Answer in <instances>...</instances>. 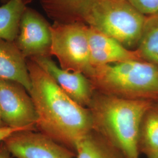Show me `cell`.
Returning <instances> with one entry per match:
<instances>
[{
	"label": "cell",
	"mask_w": 158,
	"mask_h": 158,
	"mask_svg": "<svg viewBox=\"0 0 158 158\" xmlns=\"http://www.w3.org/2000/svg\"><path fill=\"white\" fill-rule=\"evenodd\" d=\"M31 89L29 94L37 114L36 131L75 152L77 143L94 128L90 110L68 96L51 76L27 59Z\"/></svg>",
	"instance_id": "6da1fadb"
},
{
	"label": "cell",
	"mask_w": 158,
	"mask_h": 158,
	"mask_svg": "<svg viewBox=\"0 0 158 158\" xmlns=\"http://www.w3.org/2000/svg\"><path fill=\"white\" fill-rule=\"evenodd\" d=\"M153 101L105 94L90 104L94 127L126 158H139V136L143 117Z\"/></svg>",
	"instance_id": "7a4b0ae2"
},
{
	"label": "cell",
	"mask_w": 158,
	"mask_h": 158,
	"mask_svg": "<svg viewBox=\"0 0 158 158\" xmlns=\"http://www.w3.org/2000/svg\"><path fill=\"white\" fill-rule=\"evenodd\" d=\"M89 79L106 94L158 100V66L143 60H131L97 67Z\"/></svg>",
	"instance_id": "3957f363"
},
{
	"label": "cell",
	"mask_w": 158,
	"mask_h": 158,
	"mask_svg": "<svg viewBox=\"0 0 158 158\" xmlns=\"http://www.w3.org/2000/svg\"><path fill=\"white\" fill-rule=\"evenodd\" d=\"M146 16L127 0H89L80 13L79 23L97 29L135 50Z\"/></svg>",
	"instance_id": "277c9868"
},
{
	"label": "cell",
	"mask_w": 158,
	"mask_h": 158,
	"mask_svg": "<svg viewBox=\"0 0 158 158\" xmlns=\"http://www.w3.org/2000/svg\"><path fill=\"white\" fill-rule=\"evenodd\" d=\"M87 28L81 23H53L51 54L63 69L83 73L89 78L94 68L91 62Z\"/></svg>",
	"instance_id": "5b68a950"
},
{
	"label": "cell",
	"mask_w": 158,
	"mask_h": 158,
	"mask_svg": "<svg viewBox=\"0 0 158 158\" xmlns=\"http://www.w3.org/2000/svg\"><path fill=\"white\" fill-rule=\"evenodd\" d=\"M0 115L5 126L36 131L38 117L33 100L17 81L0 79Z\"/></svg>",
	"instance_id": "8992f818"
},
{
	"label": "cell",
	"mask_w": 158,
	"mask_h": 158,
	"mask_svg": "<svg viewBox=\"0 0 158 158\" xmlns=\"http://www.w3.org/2000/svg\"><path fill=\"white\" fill-rule=\"evenodd\" d=\"M51 25L40 12L27 6L14 44L27 59L51 57Z\"/></svg>",
	"instance_id": "52a82bcc"
},
{
	"label": "cell",
	"mask_w": 158,
	"mask_h": 158,
	"mask_svg": "<svg viewBox=\"0 0 158 158\" xmlns=\"http://www.w3.org/2000/svg\"><path fill=\"white\" fill-rule=\"evenodd\" d=\"M3 141L13 158H76L75 152L37 131H18Z\"/></svg>",
	"instance_id": "ba28073f"
},
{
	"label": "cell",
	"mask_w": 158,
	"mask_h": 158,
	"mask_svg": "<svg viewBox=\"0 0 158 158\" xmlns=\"http://www.w3.org/2000/svg\"><path fill=\"white\" fill-rule=\"evenodd\" d=\"M49 74L68 96L83 107L89 106L93 100L92 83L85 74L64 70L51 57L30 59Z\"/></svg>",
	"instance_id": "9c48e42d"
},
{
	"label": "cell",
	"mask_w": 158,
	"mask_h": 158,
	"mask_svg": "<svg viewBox=\"0 0 158 158\" xmlns=\"http://www.w3.org/2000/svg\"><path fill=\"white\" fill-rule=\"evenodd\" d=\"M87 35L91 62L94 68L131 60H141L136 50L126 48L117 40L96 29L88 26Z\"/></svg>",
	"instance_id": "30bf717a"
},
{
	"label": "cell",
	"mask_w": 158,
	"mask_h": 158,
	"mask_svg": "<svg viewBox=\"0 0 158 158\" xmlns=\"http://www.w3.org/2000/svg\"><path fill=\"white\" fill-rule=\"evenodd\" d=\"M27 60L14 42L0 39V79L17 81L29 93L31 80Z\"/></svg>",
	"instance_id": "8fae6325"
},
{
	"label": "cell",
	"mask_w": 158,
	"mask_h": 158,
	"mask_svg": "<svg viewBox=\"0 0 158 158\" xmlns=\"http://www.w3.org/2000/svg\"><path fill=\"white\" fill-rule=\"evenodd\" d=\"M139 151L147 158L158 157V100L153 101L142 120Z\"/></svg>",
	"instance_id": "7c38bea8"
},
{
	"label": "cell",
	"mask_w": 158,
	"mask_h": 158,
	"mask_svg": "<svg viewBox=\"0 0 158 158\" xmlns=\"http://www.w3.org/2000/svg\"><path fill=\"white\" fill-rule=\"evenodd\" d=\"M40 6L54 23H79L80 13L89 0H40Z\"/></svg>",
	"instance_id": "4fadbf2b"
},
{
	"label": "cell",
	"mask_w": 158,
	"mask_h": 158,
	"mask_svg": "<svg viewBox=\"0 0 158 158\" xmlns=\"http://www.w3.org/2000/svg\"><path fill=\"white\" fill-rule=\"evenodd\" d=\"M75 153V158H126L106 138L91 132L78 142Z\"/></svg>",
	"instance_id": "5bb4252c"
},
{
	"label": "cell",
	"mask_w": 158,
	"mask_h": 158,
	"mask_svg": "<svg viewBox=\"0 0 158 158\" xmlns=\"http://www.w3.org/2000/svg\"><path fill=\"white\" fill-rule=\"evenodd\" d=\"M27 6L23 0H8L0 6V39L14 42L19 31V23Z\"/></svg>",
	"instance_id": "9a60e30c"
},
{
	"label": "cell",
	"mask_w": 158,
	"mask_h": 158,
	"mask_svg": "<svg viewBox=\"0 0 158 158\" xmlns=\"http://www.w3.org/2000/svg\"><path fill=\"white\" fill-rule=\"evenodd\" d=\"M135 50L141 60L158 66V14L146 17Z\"/></svg>",
	"instance_id": "2e32d148"
},
{
	"label": "cell",
	"mask_w": 158,
	"mask_h": 158,
	"mask_svg": "<svg viewBox=\"0 0 158 158\" xmlns=\"http://www.w3.org/2000/svg\"><path fill=\"white\" fill-rule=\"evenodd\" d=\"M138 11L146 17L158 14V0H127Z\"/></svg>",
	"instance_id": "e0dca14e"
},
{
	"label": "cell",
	"mask_w": 158,
	"mask_h": 158,
	"mask_svg": "<svg viewBox=\"0 0 158 158\" xmlns=\"http://www.w3.org/2000/svg\"><path fill=\"white\" fill-rule=\"evenodd\" d=\"M27 129H20V128H10L6 126L0 127V142L3 141L4 139H6V138H8L9 136L11 135L13 133L16 132L20 131H24Z\"/></svg>",
	"instance_id": "ac0fdd59"
},
{
	"label": "cell",
	"mask_w": 158,
	"mask_h": 158,
	"mask_svg": "<svg viewBox=\"0 0 158 158\" xmlns=\"http://www.w3.org/2000/svg\"><path fill=\"white\" fill-rule=\"evenodd\" d=\"M0 158H13L4 141L0 142Z\"/></svg>",
	"instance_id": "d6986e66"
},
{
	"label": "cell",
	"mask_w": 158,
	"mask_h": 158,
	"mask_svg": "<svg viewBox=\"0 0 158 158\" xmlns=\"http://www.w3.org/2000/svg\"><path fill=\"white\" fill-rule=\"evenodd\" d=\"M23 2H24V4H25L26 6H27L28 4L31 3V2H34V1H35V0H23Z\"/></svg>",
	"instance_id": "ffe728a7"
},
{
	"label": "cell",
	"mask_w": 158,
	"mask_h": 158,
	"mask_svg": "<svg viewBox=\"0 0 158 158\" xmlns=\"http://www.w3.org/2000/svg\"><path fill=\"white\" fill-rule=\"evenodd\" d=\"M4 126H5V125L3 124V123H2V120H1V115H0V127H4Z\"/></svg>",
	"instance_id": "44dd1931"
},
{
	"label": "cell",
	"mask_w": 158,
	"mask_h": 158,
	"mask_svg": "<svg viewBox=\"0 0 158 158\" xmlns=\"http://www.w3.org/2000/svg\"><path fill=\"white\" fill-rule=\"evenodd\" d=\"M8 0H0V3H2V4H5L6 2H8Z\"/></svg>",
	"instance_id": "7402d4cb"
},
{
	"label": "cell",
	"mask_w": 158,
	"mask_h": 158,
	"mask_svg": "<svg viewBox=\"0 0 158 158\" xmlns=\"http://www.w3.org/2000/svg\"><path fill=\"white\" fill-rule=\"evenodd\" d=\"M158 158V157H157V158Z\"/></svg>",
	"instance_id": "603a6c76"
}]
</instances>
